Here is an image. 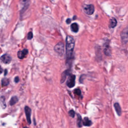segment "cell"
Wrapping results in <instances>:
<instances>
[{
	"instance_id": "5bb4252c",
	"label": "cell",
	"mask_w": 128,
	"mask_h": 128,
	"mask_svg": "<svg viewBox=\"0 0 128 128\" xmlns=\"http://www.w3.org/2000/svg\"><path fill=\"white\" fill-rule=\"evenodd\" d=\"M104 53L105 55H106L107 56L111 55V49L110 48L109 44H106V45L105 46Z\"/></svg>"
},
{
	"instance_id": "603a6c76",
	"label": "cell",
	"mask_w": 128,
	"mask_h": 128,
	"mask_svg": "<svg viewBox=\"0 0 128 128\" xmlns=\"http://www.w3.org/2000/svg\"><path fill=\"white\" fill-rule=\"evenodd\" d=\"M15 83H18V82H19V77H16L15 78Z\"/></svg>"
},
{
	"instance_id": "ba28073f",
	"label": "cell",
	"mask_w": 128,
	"mask_h": 128,
	"mask_svg": "<svg viewBox=\"0 0 128 128\" xmlns=\"http://www.w3.org/2000/svg\"><path fill=\"white\" fill-rule=\"evenodd\" d=\"M122 41L123 43H126L128 40V30L126 29L122 32L121 34Z\"/></svg>"
},
{
	"instance_id": "5b68a950",
	"label": "cell",
	"mask_w": 128,
	"mask_h": 128,
	"mask_svg": "<svg viewBox=\"0 0 128 128\" xmlns=\"http://www.w3.org/2000/svg\"><path fill=\"white\" fill-rule=\"evenodd\" d=\"M25 114H26L27 122H28V124L29 125H30L32 123L31 122V112H32L31 109L28 106H26L25 107Z\"/></svg>"
},
{
	"instance_id": "3957f363",
	"label": "cell",
	"mask_w": 128,
	"mask_h": 128,
	"mask_svg": "<svg viewBox=\"0 0 128 128\" xmlns=\"http://www.w3.org/2000/svg\"><path fill=\"white\" fill-rule=\"evenodd\" d=\"M83 10L86 14L91 15L95 11V8L93 5H84L83 6Z\"/></svg>"
},
{
	"instance_id": "9c48e42d",
	"label": "cell",
	"mask_w": 128,
	"mask_h": 128,
	"mask_svg": "<svg viewBox=\"0 0 128 128\" xmlns=\"http://www.w3.org/2000/svg\"><path fill=\"white\" fill-rule=\"evenodd\" d=\"M28 54V50L24 49L23 51H20L18 52V57L20 59H24Z\"/></svg>"
},
{
	"instance_id": "ffe728a7",
	"label": "cell",
	"mask_w": 128,
	"mask_h": 128,
	"mask_svg": "<svg viewBox=\"0 0 128 128\" xmlns=\"http://www.w3.org/2000/svg\"><path fill=\"white\" fill-rule=\"evenodd\" d=\"M74 93L77 96H81V91L79 89H76L74 90Z\"/></svg>"
},
{
	"instance_id": "ac0fdd59",
	"label": "cell",
	"mask_w": 128,
	"mask_h": 128,
	"mask_svg": "<svg viewBox=\"0 0 128 128\" xmlns=\"http://www.w3.org/2000/svg\"><path fill=\"white\" fill-rule=\"evenodd\" d=\"M77 124L79 127H81L82 126V117L79 115L78 114V119H77Z\"/></svg>"
},
{
	"instance_id": "7402d4cb",
	"label": "cell",
	"mask_w": 128,
	"mask_h": 128,
	"mask_svg": "<svg viewBox=\"0 0 128 128\" xmlns=\"http://www.w3.org/2000/svg\"><path fill=\"white\" fill-rule=\"evenodd\" d=\"M33 37V33H32V32H30L29 33H28V39L29 40H30L31 39H32Z\"/></svg>"
},
{
	"instance_id": "d6986e66",
	"label": "cell",
	"mask_w": 128,
	"mask_h": 128,
	"mask_svg": "<svg viewBox=\"0 0 128 128\" xmlns=\"http://www.w3.org/2000/svg\"><path fill=\"white\" fill-rule=\"evenodd\" d=\"M0 103H1L2 106L3 108H6V105L5 103V97H3V96H2V97L0 98Z\"/></svg>"
},
{
	"instance_id": "277c9868",
	"label": "cell",
	"mask_w": 128,
	"mask_h": 128,
	"mask_svg": "<svg viewBox=\"0 0 128 128\" xmlns=\"http://www.w3.org/2000/svg\"><path fill=\"white\" fill-rule=\"evenodd\" d=\"M75 80L76 76L74 75H71L69 76V78L67 82V85L69 88H72L75 85Z\"/></svg>"
},
{
	"instance_id": "8992f818",
	"label": "cell",
	"mask_w": 128,
	"mask_h": 128,
	"mask_svg": "<svg viewBox=\"0 0 128 128\" xmlns=\"http://www.w3.org/2000/svg\"><path fill=\"white\" fill-rule=\"evenodd\" d=\"M20 2L21 5L22 6V11L24 12L29 7L30 0H20Z\"/></svg>"
},
{
	"instance_id": "30bf717a",
	"label": "cell",
	"mask_w": 128,
	"mask_h": 128,
	"mask_svg": "<svg viewBox=\"0 0 128 128\" xmlns=\"http://www.w3.org/2000/svg\"><path fill=\"white\" fill-rule=\"evenodd\" d=\"M70 74V71L69 70H66L64 71L62 74V77L61 80V83H63L65 81L66 78Z\"/></svg>"
},
{
	"instance_id": "8fae6325",
	"label": "cell",
	"mask_w": 128,
	"mask_h": 128,
	"mask_svg": "<svg viewBox=\"0 0 128 128\" xmlns=\"http://www.w3.org/2000/svg\"><path fill=\"white\" fill-rule=\"evenodd\" d=\"M114 107H115V110L117 113V114L118 115V116H121V114H122V110H121V107L120 106L119 104H118L117 103H115V104H114Z\"/></svg>"
},
{
	"instance_id": "44dd1931",
	"label": "cell",
	"mask_w": 128,
	"mask_h": 128,
	"mask_svg": "<svg viewBox=\"0 0 128 128\" xmlns=\"http://www.w3.org/2000/svg\"><path fill=\"white\" fill-rule=\"evenodd\" d=\"M75 113L74 111L73 110H70L69 112V116L72 118H74L75 117Z\"/></svg>"
},
{
	"instance_id": "e0dca14e",
	"label": "cell",
	"mask_w": 128,
	"mask_h": 128,
	"mask_svg": "<svg viewBox=\"0 0 128 128\" xmlns=\"http://www.w3.org/2000/svg\"><path fill=\"white\" fill-rule=\"evenodd\" d=\"M9 83H10V81L7 78H4L2 80V85L3 87L8 86Z\"/></svg>"
},
{
	"instance_id": "7a4b0ae2",
	"label": "cell",
	"mask_w": 128,
	"mask_h": 128,
	"mask_svg": "<svg viewBox=\"0 0 128 128\" xmlns=\"http://www.w3.org/2000/svg\"><path fill=\"white\" fill-rule=\"evenodd\" d=\"M54 50L57 54L62 56L64 53V45L62 42H59L54 47Z\"/></svg>"
},
{
	"instance_id": "4316f807",
	"label": "cell",
	"mask_w": 128,
	"mask_h": 128,
	"mask_svg": "<svg viewBox=\"0 0 128 128\" xmlns=\"http://www.w3.org/2000/svg\"><path fill=\"white\" fill-rule=\"evenodd\" d=\"M24 128H28L27 127H24Z\"/></svg>"
},
{
	"instance_id": "4fadbf2b",
	"label": "cell",
	"mask_w": 128,
	"mask_h": 128,
	"mask_svg": "<svg viewBox=\"0 0 128 128\" xmlns=\"http://www.w3.org/2000/svg\"><path fill=\"white\" fill-rule=\"evenodd\" d=\"M83 124L85 126H90L92 125V123L89 119L88 118L85 117L83 120Z\"/></svg>"
},
{
	"instance_id": "6da1fadb",
	"label": "cell",
	"mask_w": 128,
	"mask_h": 128,
	"mask_svg": "<svg viewBox=\"0 0 128 128\" xmlns=\"http://www.w3.org/2000/svg\"><path fill=\"white\" fill-rule=\"evenodd\" d=\"M75 47V41L72 36H68L66 38V56L67 60L72 58Z\"/></svg>"
},
{
	"instance_id": "7c38bea8",
	"label": "cell",
	"mask_w": 128,
	"mask_h": 128,
	"mask_svg": "<svg viewBox=\"0 0 128 128\" xmlns=\"http://www.w3.org/2000/svg\"><path fill=\"white\" fill-rule=\"evenodd\" d=\"M117 24V21L115 18H112L110 21V28H114L116 26Z\"/></svg>"
},
{
	"instance_id": "52a82bcc",
	"label": "cell",
	"mask_w": 128,
	"mask_h": 128,
	"mask_svg": "<svg viewBox=\"0 0 128 128\" xmlns=\"http://www.w3.org/2000/svg\"><path fill=\"white\" fill-rule=\"evenodd\" d=\"M0 60H1L4 63L8 64L10 63L12 60V58L10 56L8 55V54H5L0 57Z\"/></svg>"
},
{
	"instance_id": "cb8c5ba5",
	"label": "cell",
	"mask_w": 128,
	"mask_h": 128,
	"mask_svg": "<svg viewBox=\"0 0 128 128\" xmlns=\"http://www.w3.org/2000/svg\"><path fill=\"white\" fill-rule=\"evenodd\" d=\"M66 22H67V23L68 24H69L70 23H71V20L70 19H68L66 21Z\"/></svg>"
},
{
	"instance_id": "2e32d148",
	"label": "cell",
	"mask_w": 128,
	"mask_h": 128,
	"mask_svg": "<svg viewBox=\"0 0 128 128\" xmlns=\"http://www.w3.org/2000/svg\"><path fill=\"white\" fill-rule=\"evenodd\" d=\"M18 102V98L16 96H14L11 99L10 101V105L11 106H13L15 104H16Z\"/></svg>"
},
{
	"instance_id": "d4e9b609",
	"label": "cell",
	"mask_w": 128,
	"mask_h": 128,
	"mask_svg": "<svg viewBox=\"0 0 128 128\" xmlns=\"http://www.w3.org/2000/svg\"><path fill=\"white\" fill-rule=\"evenodd\" d=\"M3 69L2 68L1 66H0V74H2V73H3Z\"/></svg>"
},
{
	"instance_id": "484cf974",
	"label": "cell",
	"mask_w": 128,
	"mask_h": 128,
	"mask_svg": "<svg viewBox=\"0 0 128 128\" xmlns=\"http://www.w3.org/2000/svg\"><path fill=\"white\" fill-rule=\"evenodd\" d=\"M7 70H6L5 71V75H7Z\"/></svg>"
},
{
	"instance_id": "9a60e30c",
	"label": "cell",
	"mask_w": 128,
	"mask_h": 128,
	"mask_svg": "<svg viewBox=\"0 0 128 128\" xmlns=\"http://www.w3.org/2000/svg\"><path fill=\"white\" fill-rule=\"evenodd\" d=\"M71 28L72 31L73 32H75V33H77V32H78L79 27H78V25L76 23H73V24H72L71 26Z\"/></svg>"
}]
</instances>
